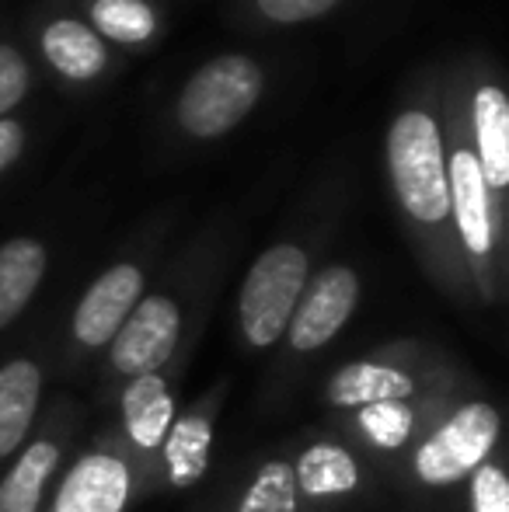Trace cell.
Returning a JSON list of instances; mask_svg holds the SVG:
<instances>
[{"label":"cell","mask_w":509,"mask_h":512,"mask_svg":"<svg viewBox=\"0 0 509 512\" xmlns=\"http://www.w3.org/2000/svg\"><path fill=\"white\" fill-rule=\"evenodd\" d=\"M384 161L394 199L408 220L419 227H443L450 220L447 143H443L440 88L433 81L391 115L384 136Z\"/></svg>","instance_id":"1"},{"label":"cell","mask_w":509,"mask_h":512,"mask_svg":"<svg viewBox=\"0 0 509 512\" xmlns=\"http://www.w3.org/2000/svg\"><path fill=\"white\" fill-rule=\"evenodd\" d=\"M265 95L262 63L245 53H220L192 70L175 98V122L189 140H220L238 129Z\"/></svg>","instance_id":"2"},{"label":"cell","mask_w":509,"mask_h":512,"mask_svg":"<svg viewBox=\"0 0 509 512\" xmlns=\"http://www.w3.org/2000/svg\"><path fill=\"white\" fill-rule=\"evenodd\" d=\"M443 108V143H447V189L450 216H454L457 237L475 262H485L496 248V196L489 192L471 150L468 115H464L461 84L454 91H440Z\"/></svg>","instance_id":"3"},{"label":"cell","mask_w":509,"mask_h":512,"mask_svg":"<svg viewBox=\"0 0 509 512\" xmlns=\"http://www.w3.org/2000/svg\"><path fill=\"white\" fill-rule=\"evenodd\" d=\"M311 258L300 244H272L258 255L241 286V328L258 349L272 345L286 331L307 286Z\"/></svg>","instance_id":"4"},{"label":"cell","mask_w":509,"mask_h":512,"mask_svg":"<svg viewBox=\"0 0 509 512\" xmlns=\"http://www.w3.org/2000/svg\"><path fill=\"white\" fill-rule=\"evenodd\" d=\"M499 439V415L485 401H471L436 429L415 453V471L426 485H450L475 467H482L485 453Z\"/></svg>","instance_id":"5"},{"label":"cell","mask_w":509,"mask_h":512,"mask_svg":"<svg viewBox=\"0 0 509 512\" xmlns=\"http://www.w3.org/2000/svg\"><path fill=\"white\" fill-rule=\"evenodd\" d=\"M461 84L464 115H468L471 150L492 196H503L509 185V95L496 77L475 74Z\"/></svg>","instance_id":"6"},{"label":"cell","mask_w":509,"mask_h":512,"mask_svg":"<svg viewBox=\"0 0 509 512\" xmlns=\"http://www.w3.org/2000/svg\"><path fill=\"white\" fill-rule=\"evenodd\" d=\"M178 328H182V310L171 297H154L140 300L123 328L112 338V363L119 373L129 377H143V373H154L168 363V356L175 352Z\"/></svg>","instance_id":"7"},{"label":"cell","mask_w":509,"mask_h":512,"mask_svg":"<svg viewBox=\"0 0 509 512\" xmlns=\"http://www.w3.org/2000/svg\"><path fill=\"white\" fill-rule=\"evenodd\" d=\"M356 300H360V279L346 265H328L314 276V283L304 286L297 307L290 317V342L293 349L311 352L332 342L335 331L349 321Z\"/></svg>","instance_id":"8"},{"label":"cell","mask_w":509,"mask_h":512,"mask_svg":"<svg viewBox=\"0 0 509 512\" xmlns=\"http://www.w3.org/2000/svg\"><path fill=\"white\" fill-rule=\"evenodd\" d=\"M143 293V269L133 262H119L112 269H105L95 283L84 290L81 304L74 310V335L77 342L98 345L112 342L116 331L123 328L129 310L140 304Z\"/></svg>","instance_id":"9"},{"label":"cell","mask_w":509,"mask_h":512,"mask_svg":"<svg viewBox=\"0 0 509 512\" xmlns=\"http://www.w3.org/2000/svg\"><path fill=\"white\" fill-rule=\"evenodd\" d=\"M39 53L46 67L67 84H95L105 77L112 53L95 28L74 14H56L39 28Z\"/></svg>","instance_id":"10"},{"label":"cell","mask_w":509,"mask_h":512,"mask_svg":"<svg viewBox=\"0 0 509 512\" xmlns=\"http://www.w3.org/2000/svg\"><path fill=\"white\" fill-rule=\"evenodd\" d=\"M129 495V471L112 453H91L77 460V467L67 474L56 512H123Z\"/></svg>","instance_id":"11"},{"label":"cell","mask_w":509,"mask_h":512,"mask_svg":"<svg viewBox=\"0 0 509 512\" xmlns=\"http://www.w3.org/2000/svg\"><path fill=\"white\" fill-rule=\"evenodd\" d=\"M88 25L105 46L143 49L161 35V11L154 0H88Z\"/></svg>","instance_id":"12"},{"label":"cell","mask_w":509,"mask_h":512,"mask_svg":"<svg viewBox=\"0 0 509 512\" xmlns=\"http://www.w3.org/2000/svg\"><path fill=\"white\" fill-rule=\"evenodd\" d=\"M46 276V248L35 237H11L0 244V328L14 321L35 297Z\"/></svg>","instance_id":"13"},{"label":"cell","mask_w":509,"mask_h":512,"mask_svg":"<svg viewBox=\"0 0 509 512\" xmlns=\"http://www.w3.org/2000/svg\"><path fill=\"white\" fill-rule=\"evenodd\" d=\"M42 373L32 359H14L0 366V457L14 453L32 425L35 405H39Z\"/></svg>","instance_id":"14"},{"label":"cell","mask_w":509,"mask_h":512,"mask_svg":"<svg viewBox=\"0 0 509 512\" xmlns=\"http://www.w3.org/2000/svg\"><path fill=\"white\" fill-rule=\"evenodd\" d=\"M415 384L408 373L391 370V366L377 363H353L339 370L328 384V401L332 405H377V401H405L412 398Z\"/></svg>","instance_id":"15"},{"label":"cell","mask_w":509,"mask_h":512,"mask_svg":"<svg viewBox=\"0 0 509 512\" xmlns=\"http://www.w3.org/2000/svg\"><path fill=\"white\" fill-rule=\"evenodd\" d=\"M123 411H126L129 436H133L143 450H154V446H161L164 436H168V429H171L168 384H164L157 373L133 377V384L126 387Z\"/></svg>","instance_id":"16"},{"label":"cell","mask_w":509,"mask_h":512,"mask_svg":"<svg viewBox=\"0 0 509 512\" xmlns=\"http://www.w3.org/2000/svg\"><path fill=\"white\" fill-rule=\"evenodd\" d=\"M210 422L203 415H185L164 436V460H168V474L178 488L196 485L210 467Z\"/></svg>","instance_id":"17"},{"label":"cell","mask_w":509,"mask_h":512,"mask_svg":"<svg viewBox=\"0 0 509 512\" xmlns=\"http://www.w3.org/2000/svg\"><path fill=\"white\" fill-rule=\"evenodd\" d=\"M56 453L53 443H35L18 457L4 481H0V512H39L42 488H46L49 474H53Z\"/></svg>","instance_id":"18"},{"label":"cell","mask_w":509,"mask_h":512,"mask_svg":"<svg viewBox=\"0 0 509 512\" xmlns=\"http://www.w3.org/2000/svg\"><path fill=\"white\" fill-rule=\"evenodd\" d=\"M293 478H297V488H304L307 495H339L353 492L356 481H360V471H356V460L342 446L321 443L300 457Z\"/></svg>","instance_id":"19"},{"label":"cell","mask_w":509,"mask_h":512,"mask_svg":"<svg viewBox=\"0 0 509 512\" xmlns=\"http://www.w3.org/2000/svg\"><path fill=\"white\" fill-rule=\"evenodd\" d=\"M238 512H297V478L283 460H269L248 485Z\"/></svg>","instance_id":"20"},{"label":"cell","mask_w":509,"mask_h":512,"mask_svg":"<svg viewBox=\"0 0 509 512\" xmlns=\"http://www.w3.org/2000/svg\"><path fill=\"white\" fill-rule=\"evenodd\" d=\"M360 425L377 446L394 450L412 432V411H408L405 401H377V405L360 408Z\"/></svg>","instance_id":"21"},{"label":"cell","mask_w":509,"mask_h":512,"mask_svg":"<svg viewBox=\"0 0 509 512\" xmlns=\"http://www.w3.org/2000/svg\"><path fill=\"white\" fill-rule=\"evenodd\" d=\"M32 91V67L11 42H0V119L14 112Z\"/></svg>","instance_id":"22"},{"label":"cell","mask_w":509,"mask_h":512,"mask_svg":"<svg viewBox=\"0 0 509 512\" xmlns=\"http://www.w3.org/2000/svg\"><path fill=\"white\" fill-rule=\"evenodd\" d=\"M342 0H252L255 14L269 25H304L332 14Z\"/></svg>","instance_id":"23"},{"label":"cell","mask_w":509,"mask_h":512,"mask_svg":"<svg viewBox=\"0 0 509 512\" xmlns=\"http://www.w3.org/2000/svg\"><path fill=\"white\" fill-rule=\"evenodd\" d=\"M471 499L475 512H509V481L499 467L482 464L475 467V481H471Z\"/></svg>","instance_id":"24"},{"label":"cell","mask_w":509,"mask_h":512,"mask_svg":"<svg viewBox=\"0 0 509 512\" xmlns=\"http://www.w3.org/2000/svg\"><path fill=\"white\" fill-rule=\"evenodd\" d=\"M25 143H28L25 122L14 119V115L0 119V175H4V171H11L14 164H18V157L25 154Z\"/></svg>","instance_id":"25"}]
</instances>
